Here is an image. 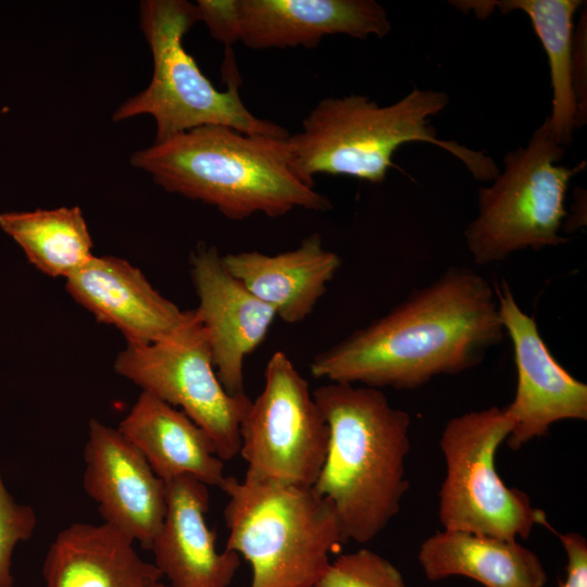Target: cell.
<instances>
[{"label": "cell", "instance_id": "21", "mask_svg": "<svg viewBox=\"0 0 587 587\" xmlns=\"http://www.w3.org/2000/svg\"><path fill=\"white\" fill-rule=\"evenodd\" d=\"M460 10H473L487 16L495 8L507 14L522 11L546 51L552 86V111L546 118L551 137L564 147L573 140L579 127L578 107L574 86V15L583 5L580 0H500L453 1Z\"/></svg>", "mask_w": 587, "mask_h": 587}, {"label": "cell", "instance_id": "4", "mask_svg": "<svg viewBox=\"0 0 587 587\" xmlns=\"http://www.w3.org/2000/svg\"><path fill=\"white\" fill-rule=\"evenodd\" d=\"M448 103L445 91L419 88L385 107L361 95L322 99L302 121L301 130L287 138L291 166L310 186L316 174L380 183L399 147L423 141L450 152L476 179L491 182L499 173L491 158L437 137L430 117Z\"/></svg>", "mask_w": 587, "mask_h": 587}, {"label": "cell", "instance_id": "22", "mask_svg": "<svg viewBox=\"0 0 587 587\" xmlns=\"http://www.w3.org/2000/svg\"><path fill=\"white\" fill-rule=\"evenodd\" d=\"M0 228L42 273L65 279L92 257V239L78 207L0 214Z\"/></svg>", "mask_w": 587, "mask_h": 587}, {"label": "cell", "instance_id": "7", "mask_svg": "<svg viewBox=\"0 0 587 587\" xmlns=\"http://www.w3.org/2000/svg\"><path fill=\"white\" fill-rule=\"evenodd\" d=\"M564 152L545 121L525 147L504 155L503 170L490 186L478 189L477 215L464 230L475 263L500 262L520 250L566 242L560 235L566 190L587 163L560 165Z\"/></svg>", "mask_w": 587, "mask_h": 587}, {"label": "cell", "instance_id": "5", "mask_svg": "<svg viewBox=\"0 0 587 587\" xmlns=\"http://www.w3.org/2000/svg\"><path fill=\"white\" fill-rule=\"evenodd\" d=\"M225 549L251 566L250 587H314L346 542L332 504L313 486L226 476Z\"/></svg>", "mask_w": 587, "mask_h": 587}, {"label": "cell", "instance_id": "25", "mask_svg": "<svg viewBox=\"0 0 587 587\" xmlns=\"http://www.w3.org/2000/svg\"><path fill=\"white\" fill-rule=\"evenodd\" d=\"M566 553V577L558 587H587V541L578 533L555 532Z\"/></svg>", "mask_w": 587, "mask_h": 587}, {"label": "cell", "instance_id": "13", "mask_svg": "<svg viewBox=\"0 0 587 587\" xmlns=\"http://www.w3.org/2000/svg\"><path fill=\"white\" fill-rule=\"evenodd\" d=\"M83 487L103 523L150 550L163 524L167 487L120 432L90 419L84 449Z\"/></svg>", "mask_w": 587, "mask_h": 587}, {"label": "cell", "instance_id": "19", "mask_svg": "<svg viewBox=\"0 0 587 587\" xmlns=\"http://www.w3.org/2000/svg\"><path fill=\"white\" fill-rule=\"evenodd\" d=\"M117 429L165 483L188 476L220 488L226 478L224 461L208 433L147 391H141Z\"/></svg>", "mask_w": 587, "mask_h": 587}, {"label": "cell", "instance_id": "11", "mask_svg": "<svg viewBox=\"0 0 587 587\" xmlns=\"http://www.w3.org/2000/svg\"><path fill=\"white\" fill-rule=\"evenodd\" d=\"M200 22L226 48H315L328 35L358 39L391 30L386 10L374 0H198Z\"/></svg>", "mask_w": 587, "mask_h": 587}, {"label": "cell", "instance_id": "26", "mask_svg": "<svg viewBox=\"0 0 587 587\" xmlns=\"http://www.w3.org/2000/svg\"><path fill=\"white\" fill-rule=\"evenodd\" d=\"M159 587H170V586L164 585V584L161 583V585Z\"/></svg>", "mask_w": 587, "mask_h": 587}, {"label": "cell", "instance_id": "23", "mask_svg": "<svg viewBox=\"0 0 587 587\" xmlns=\"http://www.w3.org/2000/svg\"><path fill=\"white\" fill-rule=\"evenodd\" d=\"M314 587H407L400 571L383 555L361 548L332 560Z\"/></svg>", "mask_w": 587, "mask_h": 587}, {"label": "cell", "instance_id": "15", "mask_svg": "<svg viewBox=\"0 0 587 587\" xmlns=\"http://www.w3.org/2000/svg\"><path fill=\"white\" fill-rule=\"evenodd\" d=\"M65 287L76 302L120 329L132 345L172 337L191 314L155 290L139 268L116 257L93 255L66 278Z\"/></svg>", "mask_w": 587, "mask_h": 587}, {"label": "cell", "instance_id": "6", "mask_svg": "<svg viewBox=\"0 0 587 587\" xmlns=\"http://www.w3.org/2000/svg\"><path fill=\"white\" fill-rule=\"evenodd\" d=\"M139 21L152 53V77L142 91L117 107L114 122L151 115L157 125L154 142L204 125H223L255 136L289 137L286 128L255 116L243 104L229 49L223 65L228 85L225 91L213 86L186 51L184 37L200 22L196 4L186 0L141 1Z\"/></svg>", "mask_w": 587, "mask_h": 587}, {"label": "cell", "instance_id": "16", "mask_svg": "<svg viewBox=\"0 0 587 587\" xmlns=\"http://www.w3.org/2000/svg\"><path fill=\"white\" fill-rule=\"evenodd\" d=\"M167 505L151 551L154 565L170 587H229L240 557L216 547V534L207 523L208 486L184 476L166 483Z\"/></svg>", "mask_w": 587, "mask_h": 587}, {"label": "cell", "instance_id": "3", "mask_svg": "<svg viewBox=\"0 0 587 587\" xmlns=\"http://www.w3.org/2000/svg\"><path fill=\"white\" fill-rule=\"evenodd\" d=\"M328 446L313 488L335 510L346 541L375 539L409 488L410 415L377 388L328 383L313 391Z\"/></svg>", "mask_w": 587, "mask_h": 587}, {"label": "cell", "instance_id": "10", "mask_svg": "<svg viewBox=\"0 0 587 587\" xmlns=\"http://www.w3.org/2000/svg\"><path fill=\"white\" fill-rule=\"evenodd\" d=\"M114 370L142 391L180 408L212 438L223 461L239 453V427L251 399L232 396L221 384L195 310L172 337L150 345L127 344Z\"/></svg>", "mask_w": 587, "mask_h": 587}, {"label": "cell", "instance_id": "18", "mask_svg": "<svg viewBox=\"0 0 587 587\" xmlns=\"http://www.w3.org/2000/svg\"><path fill=\"white\" fill-rule=\"evenodd\" d=\"M134 542L107 523L71 524L47 551L46 587H159L162 574L138 555Z\"/></svg>", "mask_w": 587, "mask_h": 587}, {"label": "cell", "instance_id": "2", "mask_svg": "<svg viewBox=\"0 0 587 587\" xmlns=\"http://www.w3.org/2000/svg\"><path fill=\"white\" fill-rule=\"evenodd\" d=\"M130 164L170 192L202 201L229 220L296 208L325 212L332 202L291 166L287 138L204 125L135 151Z\"/></svg>", "mask_w": 587, "mask_h": 587}, {"label": "cell", "instance_id": "1", "mask_svg": "<svg viewBox=\"0 0 587 587\" xmlns=\"http://www.w3.org/2000/svg\"><path fill=\"white\" fill-rule=\"evenodd\" d=\"M496 294L472 268L450 266L382 317L310 362L315 378L414 389L477 365L504 336Z\"/></svg>", "mask_w": 587, "mask_h": 587}, {"label": "cell", "instance_id": "14", "mask_svg": "<svg viewBox=\"0 0 587 587\" xmlns=\"http://www.w3.org/2000/svg\"><path fill=\"white\" fill-rule=\"evenodd\" d=\"M191 278L217 377L229 395L243 396L245 361L266 338L276 313L227 271L214 247L197 248Z\"/></svg>", "mask_w": 587, "mask_h": 587}, {"label": "cell", "instance_id": "12", "mask_svg": "<svg viewBox=\"0 0 587 587\" xmlns=\"http://www.w3.org/2000/svg\"><path fill=\"white\" fill-rule=\"evenodd\" d=\"M500 321L510 337L517 373L516 392L504 408L513 423V450L547 435L563 420H587V385L551 354L533 316L517 304L505 280L495 290Z\"/></svg>", "mask_w": 587, "mask_h": 587}, {"label": "cell", "instance_id": "8", "mask_svg": "<svg viewBox=\"0 0 587 587\" xmlns=\"http://www.w3.org/2000/svg\"><path fill=\"white\" fill-rule=\"evenodd\" d=\"M512 428L504 408L498 407L471 411L446 424L439 440L446 463L438 512L444 529L517 540L548 524L528 495L508 487L497 472V450Z\"/></svg>", "mask_w": 587, "mask_h": 587}, {"label": "cell", "instance_id": "9", "mask_svg": "<svg viewBox=\"0 0 587 587\" xmlns=\"http://www.w3.org/2000/svg\"><path fill=\"white\" fill-rule=\"evenodd\" d=\"M239 437L245 476L314 485L327 451L328 426L308 380L285 352L268 359L263 388L242 416Z\"/></svg>", "mask_w": 587, "mask_h": 587}, {"label": "cell", "instance_id": "20", "mask_svg": "<svg viewBox=\"0 0 587 587\" xmlns=\"http://www.w3.org/2000/svg\"><path fill=\"white\" fill-rule=\"evenodd\" d=\"M417 560L429 580L465 576L485 587H544L547 573L536 553L517 540L442 529L426 538Z\"/></svg>", "mask_w": 587, "mask_h": 587}, {"label": "cell", "instance_id": "24", "mask_svg": "<svg viewBox=\"0 0 587 587\" xmlns=\"http://www.w3.org/2000/svg\"><path fill=\"white\" fill-rule=\"evenodd\" d=\"M37 525L33 507L17 502L4 485L0 466V587H13L12 555L32 538Z\"/></svg>", "mask_w": 587, "mask_h": 587}, {"label": "cell", "instance_id": "17", "mask_svg": "<svg viewBox=\"0 0 587 587\" xmlns=\"http://www.w3.org/2000/svg\"><path fill=\"white\" fill-rule=\"evenodd\" d=\"M222 261L236 279L289 324L302 322L313 312L341 265L340 257L326 249L316 233L291 250L227 253Z\"/></svg>", "mask_w": 587, "mask_h": 587}]
</instances>
